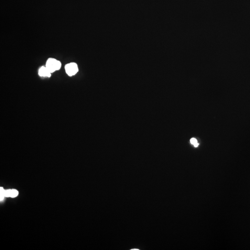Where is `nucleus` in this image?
Segmentation results:
<instances>
[{
  "instance_id": "6",
  "label": "nucleus",
  "mask_w": 250,
  "mask_h": 250,
  "mask_svg": "<svg viewBox=\"0 0 250 250\" xmlns=\"http://www.w3.org/2000/svg\"><path fill=\"white\" fill-rule=\"evenodd\" d=\"M190 143H191V144H192V145H193L195 147H198V146L199 145V144L198 143L197 141V140H196L195 138H192V139L190 140Z\"/></svg>"
},
{
  "instance_id": "7",
  "label": "nucleus",
  "mask_w": 250,
  "mask_h": 250,
  "mask_svg": "<svg viewBox=\"0 0 250 250\" xmlns=\"http://www.w3.org/2000/svg\"><path fill=\"white\" fill-rule=\"evenodd\" d=\"M11 191V190H10V189L6 190L5 193V196L10 197Z\"/></svg>"
},
{
  "instance_id": "4",
  "label": "nucleus",
  "mask_w": 250,
  "mask_h": 250,
  "mask_svg": "<svg viewBox=\"0 0 250 250\" xmlns=\"http://www.w3.org/2000/svg\"><path fill=\"white\" fill-rule=\"evenodd\" d=\"M5 190H4L3 188H0V198H1V200H3V198L5 196Z\"/></svg>"
},
{
  "instance_id": "2",
  "label": "nucleus",
  "mask_w": 250,
  "mask_h": 250,
  "mask_svg": "<svg viewBox=\"0 0 250 250\" xmlns=\"http://www.w3.org/2000/svg\"><path fill=\"white\" fill-rule=\"evenodd\" d=\"M65 69L67 74L69 76H74L78 71L77 65L75 63L67 64L65 66Z\"/></svg>"
},
{
  "instance_id": "5",
  "label": "nucleus",
  "mask_w": 250,
  "mask_h": 250,
  "mask_svg": "<svg viewBox=\"0 0 250 250\" xmlns=\"http://www.w3.org/2000/svg\"><path fill=\"white\" fill-rule=\"evenodd\" d=\"M18 195V191L16 189H12L11 191L10 197H15Z\"/></svg>"
},
{
  "instance_id": "3",
  "label": "nucleus",
  "mask_w": 250,
  "mask_h": 250,
  "mask_svg": "<svg viewBox=\"0 0 250 250\" xmlns=\"http://www.w3.org/2000/svg\"><path fill=\"white\" fill-rule=\"evenodd\" d=\"M38 75L40 77H50L51 76V73L47 69L46 67H41L38 70Z\"/></svg>"
},
{
  "instance_id": "1",
  "label": "nucleus",
  "mask_w": 250,
  "mask_h": 250,
  "mask_svg": "<svg viewBox=\"0 0 250 250\" xmlns=\"http://www.w3.org/2000/svg\"><path fill=\"white\" fill-rule=\"evenodd\" d=\"M46 67L51 73L56 70H59L61 67V63L54 58H50L47 60Z\"/></svg>"
},
{
  "instance_id": "8",
  "label": "nucleus",
  "mask_w": 250,
  "mask_h": 250,
  "mask_svg": "<svg viewBox=\"0 0 250 250\" xmlns=\"http://www.w3.org/2000/svg\"><path fill=\"white\" fill-rule=\"evenodd\" d=\"M139 250V249H131V250Z\"/></svg>"
}]
</instances>
